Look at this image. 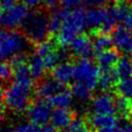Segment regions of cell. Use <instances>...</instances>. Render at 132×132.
Returning a JSON list of instances; mask_svg holds the SVG:
<instances>
[{
  "label": "cell",
  "mask_w": 132,
  "mask_h": 132,
  "mask_svg": "<svg viewBox=\"0 0 132 132\" xmlns=\"http://www.w3.org/2000/svg\"><path fill=\"white\" fill-rule=\"evenodd\" d=\"M14 69V81L3 94L5 106L15 113H22L30 106L33 93V80L25 57L18 55L11 60Z\"/></svg>",
  "instance_id": "1"
},
{
  "label": "cell",
  "mask_w": 132,
  "mask_h": 132,
  "mask_svg": "<svg viewBox=\"0 0 132 132\" xmlns=\"http://www.w3.org/2000/svg\"><path fill=\"white\" fill-rule=\"evenodd\" d=\"M101 70L88 59H81L75 65V84L72 93L76 98L85 101L90 97L91 92L99 86Z\"/></svg>",
  "instance_id": "2"
},
{
  "label": "cell",
  "mask_w": 132,
  "mask_h": 132,
  "mask_svg": "<svg viewBox=\"0 0 132 132\" xmlns=\"http://www.w3.org/2000/svg\"><path fill=\"white\" fill-rule=\"evenodd\" d=\"M86 26V13L84 9L76 8L70 10L56 34L57 44L62 48L71 45V43L82 34Z\"/></svg>",
  "instance_id": "3"
},
{
  "label": "cell",
  "mask_w": 132,
  "mask_h": 132,
  "mask_svg": "<svg viewBox=\"0 0 132 132\" xmlns=\"http://www.w3.org/2000/svg\"><path fill=\"white\" fill-rule=\"evenodd\" d=\"M28 50V40L18 30H0V61L12 60Z\"/></svg>",
  "instance_id": "4"
},
{
  "label": "cell",
  "mask_w": 132,
  "mask_h": 132,
  "mask_svg": "<svg viewBox=\"0 0 132 132\" xmlns=\"http://www.w3.org/2000/svg\"><path fill=\"white\" fill-rule=\"evenodd\" d=\"M50 33L49 16L41 11L30 13L27 21L23 25V34L27 40L39 45L46 41Z\"/></svg>",
  "instance_id": "5"
},
{
  "label": "cell",
  "mask_w": 132,
  "mask_h": 132,
  "mask_svg": "<svg viewBox=\"0 0 132 132\" xmlns=\"http://www.w3.org/2000/svg\"><path fill=\"white\" fill-rule=\"evenodd\" d=\"M34 54H36L41 58L47 71L54 69L55 66L60 63L59 61L62 62V59L67 55L63 49H56L53 43L48 41L39 44Z\"/></svg>",
  "instance_id": "6"
},
{
  "label": "cell",
  "mask_w": 132,
  "mask_h": 132,
  "mask_svg": "<svg viewBox=\"0 0 132 132\" xmlns=\"http://www.w3.org/2000/svg\"><path fill=\"white\" fill-rule=\"evenodd\" d=\"M28 7L24 4H16L10 9L6 10L2 14L3 23L8 29H14L21 27L26 22L29 16Z\"/></svg>",
  "instance_id": "7"
},
{
  "label": "cell",
  "mask_w": 132,
  "mask_h": 132,
  "mask_svg": "<svg viewBox=\"0 0 132 132\" xmlns=\"http://www.w3.org/2000/svg\"><path fill=\"white\" fill-rule=\"evenodd\" d=\"M52 114V105L44 99L36 100L27 109V118L36 125H46L51 120Z\"/></svg>",
  "instance_id": "8"
},
{
  "label": "cell",
  "mask_w": 132,
  "mask_h": 132,
  "mask_svg": "<svg viewBox=\"0 0 132 132\" xmlns=\"http://www.w3.org/2000/svg\"><path fill=\"white\" fill-rule=\"evenodd\" d=\"M113 45L118 52L124 54H132V32L123 25L114 29L112 34Z\"/></svg>",
  "instance_id": "9"
},
{
  "label": "cell",
  "mask_w": 132,
  "mask_h": 132,
  "mask_svg": "<svg viewBox=\"0 0 132 132\" xmlns=\"http://www.w3.org/2000/svg\"><path fill=\"white\" fill-rule=\"evenodd\" d=\"M91 108L95 115H114L116 112V100L109 93H101L92 99Z\"/></svg>",
  "instance_id": "10"
},
{
  "label": "cell",
  "mask_w": 132,
  "mask_h": 132,
  "mask_svg": "<svg viewBox=\"0 0 132 132\" xmlns=\"http://www.w3.org/2000/svg\"><path fill=\"white\" fill-rule=\"evenodd\" d=\"M70 49L72 54L81 59H87L94 52L93 42L87 35H80L71 43Z\"/></svg>",
  "instance_id": "11"
},
{
  "label": "cell",
  "mask_w": 132,
  "mask_h": 132,
  "mask_svg": "<svg viewBox=\"0 0 132 132\" xmlns=\"http://www.w3.org/2000/svg\"><path fill=\"white\" fill-rule=\"evenodd\" d=\"M108 19V9L93 8L88 9L86 13V23L91 30H100Z\"/></svg>",
  "instance_id": "12"
},
{
  "label": "cell",
  "mask_w": 132,
  "mask_h": 132,
  "mask_svg": "<svg viewBox=\"0 0 132 132\" xmlns=\"http://www.w3.org/2000/svg\"><path fill=\"white\" fill-rule=\"evenodd\" d=\"M75 65L68 61H62L53 70V78L60 85H67L74 80Z\"/></svg>",
  "instance_id": "13"
},
{
  "label": "cell",
  "mask_w": 132,
  "mask_h": 132,
  "mask_svg": "<svg viewBox=\"0 0 132 132\" xmlns=\"http://www.w3.org/2000/svg\"><path fill=\"white\" fill-rule=\"evenodd\" d=\"M60 86L61 85L58 84L54 78H47L39 82L35 92L40 99H51L57 91L61 89Z\"/></svg>",
  "instance_id": "14"
},
{
  "label": "cell",
  "mask_w": 132,
  "mask_h": 132,
  "mask_svg": "<svg viewBox=\"0 0 132 132\" xmlns=\"http://www.w3.org/2000/svg\"><path fill=\"white\" fill-rule=\"evenodd\" d=\"M73 114L69 109H55L53 111L51 121L55 128L66 129L73 122Z\"/></svg>",
  "instance_id": "15"
},
{
  "label": "cell",
  "mask_w": 132,
  "mask_h": 132,
  "mask_svg": "<svg viewBox=\"0 0 132 132\" xmlns=\"http://www.w3.org/2000/svg\"><path fill=\"white\" fill-rule=\"evenodd\" d=\"M73 93L67 89H60L50 99V103L55 109H69L73 103Z\"/></svg>",
  "instance_id": "16"
},
{
  "label": "cell",
  "mask_w": 132,
  "mask_h": 132,
  "mask_svg": "<svg viewBox=\"0 0 132 132\" xmlns=\"http://www.w3.org/2000/svg\"><path fill=\"white\" fill-rule=\"evenodd\" d=\"M120 59L119 53L114 50H108L97 55V62L101 70L113 69L114 66H117Z\"/></svg>",
  "instance_id": "17"
},
{
  "label": "cell",
  "mask_w": 132,
  "mask_h": 132,
  "mask_svg": "<svg viewBox=\"0 0 132 132\" xmlns=\"http://www.w3.org/2000/svg\"><path fill=\"white\" fill-rule=\"evenodd\" d=\"M69 12H70V9L67 8L54 10L52 16L50 18V31H51V33L57 34V32L61 27L62 22Z\"/></svg>",
  "instance_id": "18"
},
{
  "label": "cell",
  "mask_w": 132,
  "mask_h": 132,
  "mask_svg": "<svg viewBox=\"0 0 132 132\" xmlns=\"http://www.w3.org/2000/svg\"><path fill=\"white\" fill-rule=\"evenodd\" d=\"M119 79L116 73L115 69H108V70H101L100 78H99V87L103 90H109L114 87L117 80Z\"/></svg>",
  "instance_id": "19"
},
{
  "label": "cell",
  "mask_w": 132,
  "mask_h": 132,
  "mask_svg": "<svg viewBox=\"0 0 132 132\" xmlns=\"http://www.w3.org/2000/svg\"><path fill=\"white\" fill-rule=\"evenodd\" d=\"M28 68L32 78L35 79V80L41 79L46 73V71H47L44 64H43V62H42L41 58L39 57L36 54H33L32 56L30 57V59H29Z\"/></svg>",
  "instance_id": "20"
},
{
  "label": "cell",
  "mask_w": 132,
  "mask_h": 132,
  "mask_svg": "<svg viewBox=\"0 0 132 132\" xmlns=\"http://www.w3.org/2000/svg\"><path fill=\"white\" fill-rule=\"evenodd\" d=\"M115 71L119 79L129 78L132 74V61L127 56H123L119 60L116 66Z\"/></svg>",
  "instance_id": "21"
},
{
  "label": "cell",
  "mask_w": 132,
  "mask_h": 132,
  "mask_svg": "<svg viewBox=\"0 0 132 132\" xmlns=\"http://www.w3.org/2000/svg\"><path fill=\"white\" fill-rule=\"evenodd\" d=\"M113 45L112 37H109L107 34H99L95 37L93 41V47L96 54H99L103 52H106L108 50H111V47Z\"/></svg>",
  "instance_id": "22"
},
{
  "label": "cell",
  "mask_w": 132,
  "mask_h": 132,
  "mask_svg": "<svg viewBox=\"0 0 132 132\" xmlns=\"http://www.w3.org/2000/svg\"><path fill=\"white\" fill-rule=\"evenodd\" d=\"M89 121H90L91 126L93 128H95L96 130L101 127H104L106 125H109V124L119 122L118 119L113 115L103 116V115H95V114H93V116L90 117Z\"/></svg>",
  "instance_id": "23"
},
{
  "label": "cell",
  "mask_w": 132,
  "mask_h": 132,
  "mask_svg": "<svg viewBox=\"0 0 132 132\" xmlns=\"http://www.w3.org/2000/svg\"><path fill=\"white\" fill-rule=\"evenodd\" d=\"M116 111L124 119L132 115V101L123 96H120L116 100Z\"/></svg>",
  "instance_id": "24"
},
{
  "label": "cell",
  "mask_w": 132,
  "mask_h": 132,
  "mask_svg": "<svg viewBox=\"0 0 132 132\" xmlns=\"http://www.w3.org/2000/svg\"><path fill=\"white\" fill-rule=\"evenodd\" d=\"M119 93L132 101V77L122 79L117 85Z\"/></svg>",
  "instance_id": "25"
},
{
  "label": "cell",
  "mask_w": 132,
  "mask_h": 132,
  "mask_svg": "<svg viewBox=\"0 0 132 132\" xmlns=\"http://www.w3.org/2000/svg\"><path fill=\"white\" fill-rule=\"evenodd\" d=\"M14 69L12 64L7 61H0V81L7 82L13 77Z\"/></svg>",
  "instance_id": "26"
},
{
  "label": "cell",
  "mask_w": 132,
  "mask_h": 132,
  "mask_svg": "<svg viewBox=\"0 0 132 132\" xmlns=\"http://www.w3.org/2000/svg\"><path fill=\"white\" fill-rule=\"evenodd\" d=\"M62 132H91L82 120H74L73 122Z\"/></svg>",
  "instance_id": "27"
},
{
  "label": "cell",
  "mask_w": 132,
  "mask_h": 132,
  "mask_svg": "<svg viewBox=\"0 0 132 132\" xmlns=\"http://www.w3.org/2000/svg\"><path fill=\"white\" fill-rule=\"evenodd\" d=\"M0 132H27V125L16 124V125L0 126Z\"/></svg>",
  "instance_id": "28"
},
{
  "label": "cell",
  "mask_w": 132,
  "mask_h": 132,
  "mask_svg": "<svg viewBox=\"0 0 132 132\" xmlns=\"http://www.w3.org/2000/svg\"><path fill=\"white\" fill-rule=\"evenodd\" d=\"M86 7L89 9L93 8H102L106 4L107 0H82Z\"/></svg>",
  "instance_id": "29"
},
{
  "label": "cell",
  "mask_w": 132,
  "mask_h": 132,
  "mask_svg": "<svg viewBox=\"0 0 132 132\" xmlns=\"http://www.w3.org/2000/svg\"><path fill=\"white\" fill-rule=\"evenodd\" d=\"M62 5L64 6V8L72 9L77 8V6L81 3V0H62Z\"/></svg>",
  "instance_id": "30"
},
{
  "label": "cell",
  "mask_w": 132,
  "mask_h": 132,
  "mask_svg": "<svg viewBox=\"0 0 132 132\" xmlns=\"http://www.w3.org/2000/svg\"><path fill=\"white\" fill-rule=\"evenodd\" d=\"M0 2H1V7L5 10H8L16 4V0H0Z\"/></svg>",
  "instance_id": "31"
},
{
  "label": "cell",
  "mask_w": 132,
  "mask_h": 132,
  "mask_svg": "<svg viewBox=\"0 0 132 132\" xmlns=\"http://www.w3.org/2000/svg\"><path fill=\"white\" fill-rule=\"evenodd\" d=\"M23 1V4L25 6H27L28 8H35L38 7L40 3L42 2V0H22Z\"/></svg>",
  "instance_id": "32"
},
{
  "label": "cell",
  "mask_w": 132,
  "mask_h": 132,
  "mask_svg": "<svg viewBox=\"0 0 132 132\" xmlns=\"http://www.w3.org/2000/svg\"><path fill=\"white\" fill-rule=\"evenodd\" d=\"M123 26L132 32V13L125 18V20L123 21Z\"/></svg>",
  "instance_id": "33"
},
{
  "label": "cell",
  "mask_w": 132,
  "mask_h": 132,
  "mask_svg": "<svg viewBox=\"0 0 132 132\" xmlns=\"http://www.w3.org/2000/svg\"><path fill=\"white\" fill-rule=\"evenodd\" d=\"M44 4L49 8H55L58 3H61L62 0H42Z\"/></svg>",
  "instance_id": "34"
},
{
  "label": "cell",
  "mask_w": 132,
  "mask_h": 132,
  "mask_svg": "<svg viewBox=\"0 0 132 132\" xmlns=\"http://www.w3.org/2000/svg\"><path fill=\"white\" fill-rule=\"evenodd\" d=\"M118 132H132V123H130V122L124 123L123 125H121L119 128Z\"/></svg>",
  "instance_id": "35"
},
{
  "label": "cell",
  "mask_w": 132,
  "mask_h": 132,
  "mask_svg": "<svg viewBox=\"0 0 132 132\" xmlns=\"http://www.w3.org/2000/svg\"><path fill=\"white\" fill-rule=\"evenodd\" d=\"M41 132H57V130L54 125L46 124V125H44V127L41 128Z\"/></svg>",
  "instance_id": "36"
},
{
  "label": "cell",
  "mask_w": 132,
  "mask_h": 132,
  "mask_svg": "<svg viewBox=\"0 0 132 132\" xmlns=\"http://www.w3.org/2000/svg\"><path fill=\"white\" fill-rule=\"evenodd\" d=\"M27 132H41V128L36 124H30L27 125Z\"/></svg>",
  "instance_id": "37"
},
{
  "label": "cell",
  "mask_w": 132,
  "mask_h": 132,
  "mask_svg": "<svg viewBox=\"0 0 132 132\" xmlns=\"http://www.w3.org/2000/svg\"><path fill=\"white\" fill-rule=\"evenodd\" d=\"M5 112V103L4 100L2 98V95H1V92H0V119L3 117Z\"/></svg>",
  "instance_id": "38"
},
{
  "label": "cell",
  "mask_w": 132,
  "mask_h": 132,
  "mask_svg": "<svg viewBox=\"0 0 132 132\" xmlns=\"http://www.w3.org/2000/svg\"><path fill=\"white\" fill-rule=\"evenodd\" d=\"M4 26V23H3V18H2V14H0V28Z\"/></svg>",
  "instance_id": "39"
},
{
  "label": "cell",
  "mask_w": 132,
  "mask_h": 132,
  "mask_svg": "<svg viewBox=\"0 0 132 132\" xmlns=\"http://www.w3.org/2000/svg\"><path fill=\"white\" fill-rule=\"evenodd\" d=\"M107 1H116V0H107Z\"/></svg>",
  "instance_id": "40"
},
{
  "label": "cell",
  "mask_w": 132,
  "mask_h": 132,
  "mask_svg": "<svg viewBox=\"0 0 132 132\" xmlns=\"http://www.w3.org/2000/svg\"><path fill=\"white\" fill-rule=\"evenodd\" d=\"M130 2H131V3H132V0H130Z\"/></svg>",
  "instance_id": "41"
},
{
  "label": "cell",
  "mask_w": 132,
  "mask_h": 132,
  "mask_svg": "<svg viewBox=\"0 0 132 132\" xmlns=\"http://www.w3.org/2000/svg\"><path fill=\"white\" fill-rule=\"evenodd\" d=\"M0 6H1V2H0Z\"/></svg>",
  "instance_id": "42"
}]
</instances>
